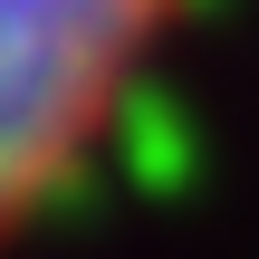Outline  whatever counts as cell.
Wrapping results in <instances>:
<instances>
[{
    "label": "cell",
    "mask_w": 259,
    "mask_h": 259,
    "mask_svg": "<svg viewBox=\"0 0 259 259\" xmlns=\"http://www.w3.org/2000/svg\"><path fill=\"white\" fill-rule=\"evenodd\" d=\"M173 0H0V240L96 154Z\"/></svg>",
    "instance_id": "obj_1"
}]
</instances>
